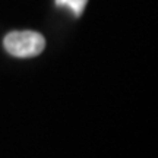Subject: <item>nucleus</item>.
I'll return each mask as SVG.
<instances>
[{
    "instance_id": "obj_1",
    "label": "nucleus",
    "mask_w": 158,
    "mask_h": 158,
    "mask_svg": "<svg viewBox=\"0 0 158 158\" xmlns=\"http://www.w3.org/2000/svg\"><path fill=\"white\" fill-rule=\"evenodd\" d=\"M6 51L15 57L38 56L44 50V37L35 31H13L3 40Z\"/></svg>"
},
{
    "instance_id": "obj_2",
    "label": "nucleus",
    "mask_w": 158,
    "mask_h": 158,
    "mask_svg": "<svg viewBox=\"0 0 158 158\" xmlns=\"http://www.w3.org/2000/svg\"><path fill=\"white\" fill-rule=\"evenodd\" d=\"M86 3H88V0H56L57 6L68 7L69 10H72L75 13V16H81L84 13Z\"/></svg>"
}]
</instances>
